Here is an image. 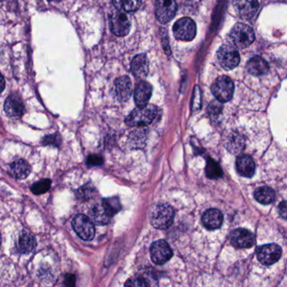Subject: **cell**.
Here are the masks:
<instances>
[{
	"instance_id": "obj_35",
	"label": "cell",
	"mask_w": 287,
	"mask_h": 287,
	"mask_svg": "<svg viewBox=\"0 0 287 287\" xmlns=\"http://www.w3.org/2000/svg\"><path fill=\"white\" fill-rule=\"evenodd\" d=\"M221 108H222V106L219 104V103H217V102H213L212 104L209 106L208 111L210 114H218L219 112H220Z\"/></svg>"
},
{
	"instance_id": "obj_34",
	"label": "cell",
	"mask_w": 287,
	"mask_h": 287,
	"mask_svg": "<svg viewBox=\"0 0 287 287\" xmlns=\"http://www.w3.org/2000/svg\"><path fill=\"white\" fill-rule=\"evenodd\" d=\"M278 211L280 217L287 220V201L280 202L278 207Z\"/></svg>"
},
{
	"instance_id": "obj_33",
	"label": "cell",
	"mask_w": 287,
	"mask_h": 287,
	"mask_svg": "<svg viewBox=\"0 0 287 287\" xmlns=\"http://www.w3.org/2000/svg\"><path fill=\"white\" fill-rule=\"evenodd\" d=\"M44 144L45 145H59V137L56 136H46L44 140Z\"/></svg>"
},
{
	"instance_id": "obj_6",
	"label": "cell",
	"mask_w": 287,
	"mask_h": 287,
	"mask_svg": "<svg viewBox=\"0 0 287 287\" xmlns=\"http://www.w3.org/2000/svg\"><path fill=\"white\" fill-rule=\"evenodd\" d=\"M173 34L176 39L184 42H190L194 39L197 34V26L190 18H182L175 23Z\"/></svg>"
},
{
	"instance_id": "obj_10",
	"label": "cell",
	"mask_w": 287,
	"mask_h": 287,
	"mask_svg": "<svg viewBox=\"0 0 287 287\" xmlns=\"http://www.w3.org/2000/svg\"><path fill=\"white\" fill-rule=\"evenodd\" d=\"M177 10L175 0H156V15L161 24L170 22L177 14Z\"/></svg>"
},
{
	"instance_id": "obj_21",
	"label": "cell",
	"mask_w": 287,
	"mask_h": 287,
	"mask_svg": "<svg viewBox=\"0 0 287 287\" xmlns=\"http://www.w3.org/2000/svg\"><path fill=\"white\" fill-rule=\"evenodd\" d=\"M247 70L251 75L262 76L269 71V65L260 56H255L247 63Z\"/></svg>"
},
{
	"instance_id": "obj_7",
	"label": "cell",
	"mask_w": 287,
	"mask_h": 287,
	"mask_svg": "<svg viewBox=\"0 0 287 287\" xmlns=\"http://www.w3.org/2000/svg\"><path fill=\"white\" fill-rule=\"evenodd\" d=\"M72 227L76 235L83 240L90 241L94 238V225L92 221L83 214H79L73 218Z\"/></svg>"
},
{
	"instance_id": "obj_8",
	"label": "cell",
	"mask_w": 287,
	"mask_h": 287,
	"mask_svg": "<svg viewBox=\"0 0 287 287\" xmlns=\"http://www.w3.org/2000/svg\"><path fill=\"white\" fill-rule=\"evenodd\" d=\"M109 26L112 32L117 36L123 37L128 35L130 30V21L124 12H113L109 17Z\"/></svg>"
},
{
	"instance_id": "obj_40",
	"label": "cell",
	"mask_w": 287,
	"mask_h": 287,
	"mask_svg": "<svg viewBox=\"0 0 287 287\" xmlns=\"http://www.w3.org/2000/svg\"><path fill=\"white\" fill-rule=\"evenodd\" d=\"M0 1H4V0H0Z\"/></svg>"
},
{
	"instance_id": "obj_38",
	"label": "cell",
	"mask_w": 287,
	"mask_h": 287,
	"mask_svg": "<svg viewBox=\"0 0 287 287\" xmlns=\"http://www.w3.org/2000/svg\"><path fill=\"white\" fill-rule=\"evenodd\" d=\"M1 242H2V237H1V234H0V245H1Z\"/></svg>"
},
{
	"instance_id": "obj_15",
	"label": "cell",
	"mask_w": 287,
	"mask_h": 287,
	"mask_svg": "<svg viewBox=\"0 0 287 287\" xmlns=\"http://www.w3.org/2000/svg\"><path fill=\"white\" fill-rule=\"evenodd\" d=\"M131 71L138 79H145L149 72V60L145 54L136 55L131 62Z\"/></svg>"
},
{
	"instance_id": "obj_5",
	"label": "cell",
	"mask_w": 287,
	"mask_h": 287,
	"mask_svg": "<svg viewBox=\"0 0 287 287\" xmlns=\"http://www.w3.org/2000/svg\"><path fill=\"white\" fill-rule=\"evenodd\" d=\"M218 62L225 70L235 69L240 62L239 53L236 47L231 45H223L217 53Z\"/></svg>"
},
{
	"instance_id": "obj_11",
	"label": "cell",
	"mask_w": 287,
	"mask_h": 287,
	"mask_svg": "<svg viewBox=\"0 0 287 287\" xmlns=\"http://www.w3.org/2000/svg\"><path fill=\"white\" fill-rule=\"evenodd\" d=\"M150 255L155 264H163L173 257V252L167 242L161 239L151 244Z\"/></svg>"
},
{
	"instance_id": "obj_28",
	"label": "cell",
	"mask_w": 287,
	"mask_h": 287,
	"mask_svg": "<svg viewBox=\"0 0 287 287\" xmlns=\"http://www.w3.org/2000/svg\"><path fill=\"white\" fill-rule=\"evenodd\" d=\"M51 182L49 179H44L40 182H35L32 186H31V191L35 195H40L43 194L48 191L51 188Z\"/></svg>"
},
{
	"instance_id": "obj_22",
	"label": "cell",
	"mask_w": 287,
	"mask_h": 287,
	"mask_svg": "<svg viewBox=\"0 0 287 287\" xmlns=\"http://www.w3.org/2000/svg\"><path fill=\"white\" fill-rule=\"evenodd\" d=\"M92 220L99 225H106L110 220L111 215L106 208L104 203H97L91 210Z\"/></svg>"
},
{
	"instance_id": "obj_14",
	"label": "cell",
	"mask_w": 287,
	"mask_h": 287,
	"mask_svg": "<svg viewBox=\"0 0 287 287\" xmlns=\"http://www.w3.org/2000/svg\"><path fill=\"white\" fill-rule=\"evenodd\" d=\"M5 110L9 117L21 118L25 113V105L20 97L9 95L5 100Z\"/></svg>"
},
{
	"instance_id": "obj_4",
	"label": "cell",
	"mask_w": 287,
	"mask_h": 287,
	"mask_svg": "<svg viewBox=\"0 0 287 287\" xmlns=\"http://www.w3.org/2000/svg\"><path fill=\"white\" fill-rule=\"evenodd\" d=\"M212 92L221 103L231 100L235 92V85L228 76L218 78L212 86Z\"/></svg>"
},
{
	"instance_id": "obj_12",
	"label": "cell",
	"mask_w": 287,
	"mask_h": 287,
	"mask_svg": "<svg viewBox=\"0 0 287 287\" xmlns=\"http://www.w3.org/2000/svg\"><path fill=\"white\" fill-rule=\"evenodd\" d=\"M233 5L239 17L248 21L257 13L260 3L259 0H233Z\"/></svg>"
},
{
	"instance_id": "obj_30",
	"label": "cell",
	"mask_w": 287,
	"mask_h": 287,
	"mask_svg": "<svg viewBox=\"0 0 287 287\" xmlns=\"http://www.w3.org/2000/svg\"><path fill=\"white\" fill-rule=\"evenodd\" d=\"M227 149H229L230 151L232 152H239V149L241 148V140L239 136H230L227 142Z\"/></svg>"
},
{
	"instance_id": "obj_17",
	"label": "cell",
	"mask_w": 287,
	"mask_h": 287,
	"mask_svg": "<svg viewBox=\"0 0 287 287\" xmlns=\"http://www.w3.org/2000/svg\"><path fill=\"white\" fill-rule=\"evenodd\" d=\"M152 94L151 86L146 82H141L136 86L135 91V101L138 107L147 105Z\"/></svg>"
},
{
	"instance_id": "obj_1",
	"label": "cell",
	"mask_w": 287,
	"mask_h": 287,
	"mask_svg": "<svg viewBox=\"0 0 287 287\" xmlns=\"http://www.w3.org/2000/svg\"><path fill=\"white\" fill-rule=\"evenodd\" d=\"M175 211L167 204L155 205L149 212L150 223L156 228L165 229L173 224Z\"/></svg>"
},
{
	"instance_id": "obj_23",
	"label": "cell",
	"mask_w": 287,
	"mask_h": 287,
	"mask_svg": "<svg viewBox=\"0 0 287 287\" xmlns=\"http://www.w3.org/2000/svg\"><path fill=\"white\" fill-rule=\"evenodd\" d=\"M255 198L261 204H271L275 200V192L269 186H261L255 192Z\"/></svg>"
},
{
	"instance_id": "obj_25",
	"label": "cell",
	"mask_w": 287,
	"mask_h": 287,
	"mask_svg": "<svg viewBox=\"0 0 287 287\" xmlns=\"http://www.w3.org/2000/svg\"><path fill=\"white\" fill-rule=\"evenodd\" d=\"M113 5L120 11L130 12L137 11L141 6V0H113Z\"/></svg>"
},
{
	"instance_id": "obj_27",
	"label": "cell",
	"mask_w": 287,
	"mask_h": 287,
	"mask_svg": "<svg viewBox=\"0 0 287 287\" xmlns=\"http://www.w3.org/2000/svg\"><path fill=\"white\" fill-rule=\"evenodd\" d=\"M206 175L211 179H218L223 176V171L216 161L209 159L206 165Z\"/></svg>"
},
{
	"instance_id": "obj_3",
	"label": "cell",
	"mask_w": 287,
	"mask_h": 287,
	"mask_svg": "<svg viewBox=\"0 0 287 287\" xmlns=\"http://www.w3.org/2000/svg\"><path fill=\"white\" fill-rule=\"evenodd\" d=\"M255 38V32L252 28L245 24H236L230 31V42L239 48L244 49L251 46Z\"/></svg>"
},
{
	"instance_id": "obj_29",
	"label": "cell",
	"mask_w": 287,
	"mask_h": 287,
	"mask_svg": "<svg viewBox=\"0 0 287 287\" xmlns=\"http://www.w3.org/2000/svg\"><path fill=\"white\" fill-rule=\"evenodd\" d=\"M103 203L108 210V213L110 214L111 216H113L121 209L120 201L116 198L105 199V200L103 201Z\"/></svg>"
},
{
	"instance_id": "obj_20",
	"label": "cell",
	"mask_w": 287,
	"mask_h": 287,
	"mask_svg": "<svg viewBox=\"0 0 287 287\" xmlns=\"http://www.w3.org/2000/svg\"><path fill=\"white\" fill-rule=\"evenodd\" d=\"M115 92L121 101H126L132 93V83L128 76H121L115 82Z\"/></svg>"
},
{
	"instance_id": "obj_16",
	"label": "cell",
	"mask_w": 287,
	"mask_h": 287,
	"mask_svg": "<svg viewBox=\"0 0 287 287\" xmlns=\"http://www.w3.org/2000/svg\"><path fill=\"white\" fill-rule=\"evenodd\" d=\"M202 220L203 225L207 229H217L218 227H220L223 223V214L218 209H209L205 212Z\"/></svg>"
},
{
	"instance_id": "obj_36",
	"label": "cell",
	"mask_w": 287,
	"mask_h": 287,
	"mask_svg": "<svg viewBox=\"0 0 287 287\" xmlns=\"http://www.w3.org/2000/svg\"><path fill=\"white\" fill-rule=\"evenodd\" d=\"M64 287H75V276L67 275L65 279Z\"/></svg>"
},
{
	"instance_id": "obj_39",
	"label": "cell",
	"mask_w": 287,
	"mask_h": 287,
	"mask_svg": "<svg viewBox=\"0 0 287 287\" xmlns=\"http://www.w3.org/2000/svg\"><path fill=\"white\" fill-rule=\"evenodd\" d=\"M49 1H61V0H49Z\"/></svg>"
},
{
	"instance_id": "obj_19",
	"label": "cell",
	"mask_w": 287,
	"mask_h": 287,
	"mask_svg": "<svg viewBox=\"0 0 287 287\" xmlns=\"http://www.w3.org/2000/svg\"><path fill=\"white\" fill-rule=\"evenodd\" d=\"M31 173L30 165L22 159L14 161L9 165V173L17 179H25Z\"/></svg>"
},
{
	"instance_id": "obj_2",
	"label": "cell",
	"mask_w": 287,
	"mask_h": 287,
	"mask_svg": "<svg viewBox=\"0 0 287 287\" xmlns=\"http://www.w3.org/2000/svg\"><path fill=\"white\" fill-rule=\"evenodd\" d=\"M157 107L151 104L138 107L127 117L126 124L131 127L145 126L150 124L157 117Z\"/></svg>"
},
{
	"instance_id": "obj_37",
	"label": "cell",
	"mask_w": 287,
	"mask_h": 287,
	"mask_svg": "<svg viewBox=\"0 0 287 287\" xmlns=\"http://www.w3.org/2000/svg\"><path fill=\"white\" fill-rule=\"evenodd\" d=\"M5 81L2 74L0 73V93L5 90Z\"/></svg>"
},
{
	"instance_id": "obj_26",
	"label": "cell",
	"mask_w": 287,
	"mask_h": 287,
	"mask_svg": "<svg viewBox=\"0 0 287 287\" xmlns=\"http://www.w3.org/2000/svg\"><path fill=\"white\" fill-rule=\"evenodd\" d=\"M147 139V131L145 129H137L129 135V141L133 148H141L145 145Z\"/></svg>"
},
{
	"instance_id": "obj_32",
	"label": "cell",
	"mask_w": 287,
	"mask_h": 287,
	"mask_svg": "<svg viewBox=\"0 0 287 287\" xmlns=\"http://www.w3.org/2000/svg\"><path fill=\"white\" fill-rule=\"evenodd\" d=\"M87 165H101L103 164V159L97 155L89 156L87 160Z\"/></svg>"
},
{
	"instance_id": "obj_24",
	"label": "cell",
	"mask_w": 287,
	"mask_h": 287,
	"mask_svg": "<svg viewBox=\"0 0 287 287\" xmlns=\"http://www.w3.org/2000/svg\"><path fill=\"white\" fill-rule=\"evenodd\" d=\"M36 246L35 237L29 233H24L18 239V250L23 254L32 252Z\"/></svg>"
},
{
	"instance_id": "obj_13",
	"label": "cell",
	"mask_w": 287,
	"mask_h": 287,
	"mask_svg": "<svg viewBox=\"0 0 287 287\" xmlns=\"http://www.w3.org/2000/svg\"><path fill=\"white\" fill-rule=\"evenodd\" d=\"M231 244L237 248H251L255 244V236L250 230L237 228L231 234Z\"/></svg>"
},
{
	"instance_id": "obj_9",
	"label": "cell",
	"mask_w": 287,
	"mask_h": 287,
	"mask_svg": "<svg viewBox=\"0 0 287 287\" xmlns=\"http://www.w3.org/2000/svg\"><path fill=\"white\" fill-rule=\"evenodd\" d=\"M257 258L264 265H271L280 260L282 250L278 244H269L260 246L257 250Z\"/></svg>"
},
{
	"instance_id": "obj_18",
	"label": "cell",
	"mask_w": 287,
	"mask_h": 287,
	"mask_svg": "<svg viewBox=\"0 0 287 287\" xmlns=\"http://www.w3.org/2000/svg\"><path fill=\"white\" fill-rule=\"evenodd\" d=\"M236 168L238 173L244 177H252L255 174V164L248 156H242L237 159Z\"/></svg>"
},
{
	"instance_id": "obj_31",
	"label": "cell",
	"mask_w": 287,
	"mask_h": 287,
	"mask_svg": "<svg viewBox=\"0 0 287 287\" xmlns=\"http://www.w3.org/2000/svg\"><path fill=\"white\" fill-rule=\"evenodd\" d=\"M124 287H148V285L144 279L136 277V278L129 279L125 283Z\"/></svg>"
}]
</instances>
